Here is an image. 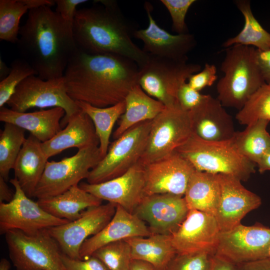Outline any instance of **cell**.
<instances>
[{"instance_id": "obj_3", "label": "cell", "mask_w": 270, "mask_h": 270, "mask_svg": "<svg viewBox=\"0 0 270 270\" xmlns=\"http://www.w3.org/2000/svg\"><path fill=\"white\" fill-rule=\"evenodd\" d=\"M100 6L77 10L72 34L77 48L90 54H110L127 58L138 68L149 54L132 40L136 30L126 20L114 0H96Z\"/></svg>"}, {"instance_id": "obj_5", "label": "cell", "mask_w": 270, "mask_h": 270, "mask_svg": "<svg viewBox=\"0 0 270 270\" xmlns=\"http://www.w3.org/2000/svg\"><path fill=\"white\" fill-rule=\"evenodd\" d=\"M195 170L234 176L247 180L255 172L256 164L237 150L232 140L208 141L194 134L175 150Z\"/></svg>"}, {"instance_id": "obj_10", "label": "cell", "mask_w": 270, "mask_h": 270, "mask_svg": "<svg viewBox=\"0 0 270 270\" xmlns=\"http://www.w3.org/2000/svg\"><path fill=\"white\" fill-rule=\"evenodd\" d=\"M6 104L12 110L20 112L33 108H62L66 112L61 120L62 128L81 110L68 94L63 77L44 80L36 75L22 80Z\"/></svg>"}, {"instance_id": "obj_51", "label": "cell", "mask_w": 270, "mask_h": 270, "mask_svg": "<svg viewBox=\"0 0 270 270\" xmlns=\"http://www.w3.org/2000/svg\"><path fill=\"white\" fill-rule=\"evenodd\" d=\"M10 262L6 258H2L0 262V270H10Z\"/></svg>"}, {"instance_id": "obj_22", "label": "cell", "mask_w": 270, "mask_h": 270, "mask_svg": "<svg viewBox=\"0 0 270 270\" xmlns=\"http://www.w3.org/2000/svg\"><path fill=\"white\" fill-rule=\"evenodd\" d=\"M152 234L146 224L135 214L119 205L110 221L99 232L86 239L81 246L82 260L91 256L100 248L129 238L148 237Z\"/></svg>"}, {"instance_id": "obj_18", "label": "cell", "mask_w": 270, "mask_h": 270, "mask_svg": "<svg viewBox=\"0 0 270 270\" xmlns=\"http://www.w3.org/2000/svg\"><path fill=\"white\" fill-rule=\"evenodd\" d=\"M146 196L170 194L184 196L192 166L176 152L144 166Z\"/></svg>"}, {"instance_id": "obj_47", "label": "cell", "mask_w": 270, "mask_h": 270, "mask_svg": "<svg viewBox=\"0 0 270 270\" xmlns=\"http://www.w3.org/2000/svg\"><path fill=\"white\" fill-rule=\"evenodd\" d=\"M14 193L8 187L6 181L0 176V203L11 201L14 198Z\"/></svg>"}, {"instance_id": "obj_38", "label": "cell", "mask_w": 270, "mask_h": 270, "mask_svg": "<svg viewBox=\"0 0 270 270\" xmlns=\"http://www.w3.org/2000/svg\"><path fill=\"white\" fill-rule=\"evenodd\" d=\"M214 254L208 252L176 254L164 270H210Z\"/></svg>"}, {"instance_id": "obj_16", "label": "cell", "mask_w": 270, "mask_h": 270, "mask_svg": "<svg viewBox=\"0 0 270 270\" xmlns=\"http://www.w3.org/2000/svg\"><path fill=\"white\" fill-rule=\"evenodd\" d=\"M220 232L215 216L190 210L178 229L170 235L171 240L176 254H215Z\"/></svg>"}, {"instance_id": "obj_37", "label": "cell", "mask_w": 270, "mask_h": 270, "mask_svg": "<svg viewBox=\"0 0 270 270\" xmlns=\"http://www.w3.org/2000/svg\"><path fill=\"white\" fill-rule=\"evenodd\" d=\"M10 72L0 82V108L6 104L18 85L26 78L36 75V72L24 58H17L11 64Z\"/></svg>"}, {"instance_id": "obj_9", "label": "cell", "mask_w": 270, "mask_h": 270, "mask_svg": "<svg viewBox=\"0 0 270 270\" xmlns=\"http://www.w3.org/2000/svg\"><path fill=\"white\" fill-rule=\"evenodd\" d=\"M192 134L188 112L178 104L166 106L152 120L146 148L138 162L145 166L170 154Z\"/></svg>"}, {"instance_id": "obj_15", "label": "cell", "mask_w": 270, "mask_h": 270, "mask_svg": "<svg viewBox=\"0 0 270 270\" xmlns=\"http://www.w3.org/2000/svg\"><path fill=\"white\" fill-rule=\"evenodd\" d=\"M188 210L184 196L163 194L145 196L134 214L147 223L152 234L171 235L178 229Z\"/></svg>"}, {"instance_id": "obj_46", "label": "cell", "mask_w": 270, "mask_h": 270, "mask_svg": "<svg viewBox=\"0 0 270 270\" xmlns=\"http://www.w3.org/2000/svg\"><path fill=\"white\" fill-rule=\"evenodd\" d=\"M236 264V270H270V258Z\"/></svg>"}, {"instance_id": "obj_27", "label": "cell", "mask_w": 270, "mask_h": 270, "mask_svg": "<svg viewBox=\"0 0 270 270\" xmlns=\"http://www.w3.org/2000/svg\"><path fill=\"white\" fill-rule=\"evenodd\" d=\"M184 196L189 210H196L215 216L220 198L218 174L195 170Z\"/></svg>"}, {"instance_id": "obj_43", "label": "cell", "mask_w": 270, "mask_h": 270, "mask_svg": "<svg viewBox=\"0 0 270 270\" xmlns=\"http://www.w3.org/2000/svg\"><path fill=\"white\" fill-rule=\"evenodd\" d=\"M55 11L66 22L72 25L78 5L85 3L86 0H55Z\"/></svg>"}, {"instance_id": "obj_4", "label": "cell", "mask_w": 270, "mask_h": 270, "mask_svg": "<svg viewBox=\"0 0 270 270\" xmlns=\"http://www.w3.org/2000/svg\"><path fill=\"white\" fill-rule=\"evenodd\" d=\"M258 50L240 44L228 48L221 64L224 76L216 84L218 100L224 107L240 110L266 82L257 60Z\"/></svg>"}, {"instance_id": "obj_14", "label": "cell", "mask_w": 270, "mask_h": 270, "mask_svg": "<svg viewBox=\"0 0 270 270\" xmlns=\"http://www.w3.org/2000/svg\"><path fill=\"white\" fill-rule=\"evenodd\" d=\"M116 204L108 202L84 210L80 217L72 222L48 229L62 252L70 258L82 260L80 251L82 244L99 232L114 216Z\"/></svg>"}, {"instance_id": "obj_8", "label": "cell", "mask_w": 270, "mask_h": 270, "mask_svg": "<svg viewBox=\"0 0 270 270\" xmlns=\"http://www.w3.org/2000/svg\"><path fill=\"white\" fill-rule=\"evenodd\" d=\"M201 66L149 55L146 62L139 68L138 84L150 96L165 106L178 104L180 86Z\"/></svg>"}, {"instance_id": "obj_34", "label": "cell", "mask_w": 270, "mask_h": 270, "mask_svg": "<svg viewBox=\"0 0 270 270\" xmlns=\"http://www.w3.org/2000/svg\"><path fill=\"white\" fill-rule=\"evenodd\" d=\"M29 8L24 0H0V40L16 44L20 20Z\"/></svg>"}, {"instance_id": "obj_40", "label": "cell", "mask_w": 270, "mask_h": 270, "mask_svg": "<svg viewBox=\"0 0 270 270\" xmlns=\"http://www.w3.org/2000/svg\"><path fill=\"white\" fill-rule=\"evenodd\" d=\"M217 78L216 66L213 64L206 63L202 70L189 77L188 84L192 88L200 92L206 87L212 86Z\"/></svg>"}, {"instance_id": "obj_32", "label": "cell", "mask_w": 270, "mask_h": 270, "mask_svg": "<svg viewBox=\"0 0 270 270\" xmlns=\"http://www.w3.org/2000/svg\"><path fill=\"white\" fill-rule=\"evenodd\" d=\"M80 108L92 120L99 140V148L102 157L106 154L110 144V138L114 124L124 114L125 101L115 105L99 108L82 102H76Z\"/></svg>"}, {"instance_id": "obj_33", "label": "cell", "mask_w": 270, "mask_h": 270, "mask_svg": "<svg viewBox=\"0 0 270 270\" xmlns=\"http://www.w3.org/2000/svg\"><path fill=\"white\" fill-rule=\"evenodd\" d=\"M25 130L10 123H5L0 135V176L6 181L26 140Z\"/></svg>"}, {"instance_id": "obj_30", "label": "cell", "mask_w": 270, "mask_h": 270, "mask_svg": "<svg viewBox=\"0 0 270 270\" xmlns=\"http://www.w3.org/2000/svg\"><path fill=\"white\" fill-rule=\"evenodd\" d=\"M235 4L242 14L244 24L235 36L226 40L222 44L225 48L236 44L252 46L260 51L270 50V33L254 17L248 0H237Z\"/></svg>"}, {"instance_id": "obj_19", "label": "cell", "mask_w": 270, "mask_h": 270, "mask_svg": "<svg viewBox=\"0 0 270 270\" xmlns=\"http://www.w3.org/2000/svg\"><path fill=\"white\" fill-rule=\"evenodd\" d=\"M148 25L144 29L136 30L134 37L144 43L143 50L149 55L175 61L187 62L188 54L196 46L194 36L190 33L172 34L161 28L152 15L151 4L144 3Z\"/></svg>"}, {"instance_id": "obj_12", "label": "cell", "mask_w": 270, "mask_h": 270, "mask_svg": "<svg viewBox=\"0 0 270 270\" xmlns=\"http://www.w3.org/2000/svg\"><path fill=\"white\" fill-rule=\"evenodd\" d=\"M14 188V198L8 202L0 203V232L16 230L34 234L69 222L56 218L43 210L37 202L28 196L15 178L10 180Z\"/></svg>"}, {"instance_id": "obj_49", "label": "cell", "mask_w": 270, "mask_h": 270, "mask_svg": "<svg viewBox=\"0 0 270 270\" xmlns=\"http://www.w3.org/2000/svg\"><path fill=\"white\" fill-rule=\"evenodd\" d=\"M130 270H154L150 264L139 260L132 261Z\"/></svg>"}, {"instance_id": "obj_39", "label": "cell", "mask_w": 270, "mask_h": 270, "mask_svg": "<svg viewBox=\"0 0 270 270\" xmlns=\"http://www.w3.org/2000/svg\"><path fill=\"white\" fill-rule=\"evenodd\" d=\"M169 12L172 20V30L177 34L188 33L186 16L195 0H161Z\"/></svg>"}, {"instance_id": "obj_20", "label": "cell", "mask_w": 270, "mask_h": 270, "mask_svg": "<svg viewBox=\"0 0 270 270\" xmlns=\"http://www.w3.org/2000/svg\"><path fill=\"white\" fill-rule=\"evenodd\" d=\"M220 198L215 218L221 232L240 224L242 218L262 204L261 198L246 188L241 180L230 175L218 174Z\"/></svg>"}, {"instance_id": "obj_2", "label": "cell", "mask_w": 270, "mask_h": 270, "mask_svg": "<svg viewBox=\"0 0 270 270\" xmlns=\"http://www.w3.org/2000/svg\"><path fill=\"white\" fill-rule=\"evenodd\" d=\"M72 28L50 6L28 11L16 44L23 58L42 80L63 77L78 49Z\"/></svg>"}, {"instance_id": "obj_26", "label": "cell", "mask_w": 270, "mask_h": 270, "mask_svg": "<svg viewBox=\"0 0 270 270\" xmlns=\"http://www.w3.org/2000/svg\"><path fill=\"white\" fill-rule=\"evenodd\" d=\"M102 201L76 185L56 196L38 199L37 202L51 215L72 222L78 218L88 208L102 204Z\"/></svg>"}, {"instance_id": "obj_17", "label": "cell", "mask_w": 270, "mask_h": 270, "mask_svg": "<svg viewBox=\"0 0 270 270\" xmlns=\"http://www.w3.org/2000/svg\"><path fill=\"white\" fill-rule=\"evenodd\" d=\"M78 185L102 200L120 206L132 214L146 196L144 166L139 162L112 180L96 184L82 182Z\"/></svg>"}, {"instance_id": "obj_25", "label": "cell", "mask_w": 270, "mask_h": 270, "mask_svg": "<svg viewBox=\"0 0 270 270\" xmlns=\"http://www.w3.org/2000/svg\"><path fill=\"white\" fill-rule=\"evenodd\" d=\"M41 144L38 138L30 134L26 138L13 168L14 178L30 198L34 197L48 161Z\"/></svg>"}, {"instance_id": "obj_50", "label": "cell", "mask_w": 270, "mask_h": 270, "mask_svg": "<svg viewBox=\"0 0 270 270\" xmlns=\"http://www.w3.org/2000/svg\"><path fill=\"white\" fill-rule=\"evenodd\" d=\"M11 69L8 67L6 63L0 58V81L4 79L10 74Z\"/></svg>"}, {"instance_id": "obj_44", "label": "cell", "mask_w": 270, "mask_h": 270, "mask_svg": "<svg viewBox=\"0 0 270 270\" xmlns=\"http://www.w3.org/2000/svg\"><path fill=\"white\" fill-rule=\"evenodd\" d=\"M257 60L265 82L270 84V50H258Z\"/></svg>"}, {"instance_id": "obj_1", "label": "cell", "mask_w": 270, "mask_h": 270, "mask_svg": "<svg viewBox=\"0 0 270 270\" xmlns=\"http://www.w3.org/2000/svg\"><path fill=\"white\" fill-rule=\"evenodd\" d=\"M139 68L114 54H90L77 49L63 78L68 94L76 102L106 108L124 100L138 84Z\"/></svg>"}, {"instance_id": "obj_36", "label": "cell", "mask_w": 270, "mask_h": 270, "mask_svg": "<svg viewBox=\"0 0 270 270\" xmlns=\"http://www.w3.org/2000/svg\"><path fill=\"white\" fill-rule=\"evenodd\" d=\"M92 256L100 260L109 270H130L132 260L130 246L125 240L106 244L96 250Z\"/></svg>"}, {"instance_id": "obj_28", "label": "cell", "mask_w": 270, "mask_h": 270, "mask_svg": "<svg viewBox=\"0 0 270 270\" xmlns=\"http://www.w3.org/2000/svg\"><path fill=\"white\" fill-rule=\"evenodd\" d=\"M124 101L126 110L113 134L116 140L133 126L152 120L165 108L163 104L148 94L138 85L132 88Z\"/></svg>"}, {"instance_id": "obj_45", "label": "cell", "mask_w": 270, "mask_h": 270, "mask_svg": "<svg viewBox=\"0 0 270 270\" xmlns=\"http://www.w3.org/2000/svg\"><path fill=\"white\" fill-rule=\"evenodd\" d=\"M210 270H236V264L224 257L214 254Z\"/></svg>"}, {"instance_id": "obj_42", "label": "cell", "mask_w": 270, "mask_h": 270, "mask_svg": "<svg viewBox=\"0 0 270 270\" xmlns=\"http://www.w3.org/2000/svg\"><path fill=\"white\" fill-rule=\"evenodd\" d=\"M62 260L66 270H109L100 260L92 256L84 260H76L62 253Z\"/></svg>"}, {"instance_id": "obj_52", "label": "cell", "mask_w": 270, "mask_h": 270, "mask_svg": "<svg viewBox=\"0 0 270 270\" xmlns=\"http://www.w3.org/2000/svg\"><path fill=\"white\" fill-rule=\"evenodd\" d=\"M269 258H270V253H269Z\"/></svg>"}, {"instance_id": "obj_6", "label": "cell", "mask_w": 270, "mask_h": 270, "mask_svg": "<svg viewBox=\"0 0 270 270\" xmlns=\"http://www.w3.org/2000/svg\"><path fill=\"white\" fill-rule=\"evenodd\" d=\"M4 235L9 257L16 270H66L62 252L48 229L34 234L14 230Z\"/></svg>"}, {"instance_id": "obj_23", "label": "cell", "mask_w": 270, "mask_h": 270, "mask_svg": "<svg viewBox=\"0 0 270 270\" xmlns=\"http://www.w3.org/2000/svg\"><path fill=\"white\" fill-rule=\"evenodd\" d=\"M99 144L92 120L80 110L70 118L64 128L49 140L42 142L41 146L44 154L48 159L69 148L80 149Z\"/></svg>"}, {"instance_id": "obj_13", "label": "cell", "mask_w": 270, "mask_h": 270, "mask_svg": "<svg viewBox=\"0 0 270 270\" xmlns=\"http://www.w3.org/2000/svg\"><path fill=\"white\" fill-rule=\"evenodd\" d=\"M270 250V228L240 224L220 232L215 254L240 264L268 258Z\"/></svg>"}, {"instance_id": "obj_35", "label": "cell", "mask_w": 270, "mask_h": 270, "mask_svg": "<svg viewBox=\"0 0 270 270\" xmlns=\"http://www.w3.org/2000/svg\"><path fill=\"white\" fill-rule=\"evenodd\" d=\"M238 122L248 126L260 120L270 122V84H265L248 98L237 112Z\"/></svg>"}, {"instance_id": "obj_7", "label": "cell", "mask_w": 270, "mask_h": 270, "mask_svg": "<svg viewBox=\"0 0 270 270\" xmlns=\"http://www.w3.org/2000/svg\"><path fill=\"white\" fill-rule=\"evenodd\" d=\"M152 120L140 122L109 146L106 155L90 172L88 183L103 182L126 172L138 163L146 148Z\"/></svg>"}, {"instance_id": "obj_31", "label": "cell", "mask_w": 270, "mask_h": 270, "mask_svg": "<svg viewBox=\"0 0 270 270\" xmlns=\"http://www.w3.org/2000/svg\"><path fill=\"white\" fill-rule=\"evenodd\" d=\"M269 122L260 120L236 132L231 139L243 156L256 164L262 154L270 148V134L267 130Z\"/></svg>"}, {"instance_id": "obj_21", "label": "cell", "mask_w": 270, "mask_h": 270, "mask_svg": "<svg viewBox=\"0 0 270 270\" xmlns=\"http://www.w3.org/2000/svg\"><path fill=\"white\" fill-rule=\"evenodd\" d=\"M193 133L208 141L232 139L236 131L232 116L216 98L206 94L200 104L188 112Z\"/></svg>"}, {"instance_id": "obj_11", "label": "cell", "mask_w": 270, "mask_h": 270, "mask_svg": "<svg viewBox=\"0 0 270 270\" xmlns=\"http://www.w3.org/2000/svg\"><path fill=\"white\" fill-rule=\"evenodd\" d=\"M102 158L99 146L94 145L78 149L74 156L60 161H48L34 197L56 196L78 185Z\"/></svg>"}, {"instance_id": "obj_29", "label": "cell", "mask_w": 270, "mask_h": 270, "mask_svg": "<svg viewBox=\"0 0 270 270\" xmlns=\"http://www.w3.org/2000/svg\"><path fill=\"white\" fill-rule=\"evenodd\" d=\"M125 240L130 246L132 260L146 262L154 270H164L176 254L170 235L152 234L146 238L132 237Z\"/></svg>"}, {"instance_id": "obj_48", "label": "cell", "mask_w": 270, "mask_h": 270, "mask_svg": "<svg viewBox=\"0 0 270 270\" xmlns=\"http://www.w3.org/2000/svg\"><path fill=\"white\" fill-rule=\"evenodd\" d=\"M256 166L260 174L270 171V148L262 154L257 162Z\"/></svg>"}, {"instance_id": "obj_41", "label": "cell", "mask_w": 270, "mask_h": 270, "mask_svg": "<svg viewBox=\"0 0 270 270\" xmlns=\"http://www.w3.org/2000/svg\"><path fill=\"white\" fill-rule=\"evenodd\" d=\"M206 94L192 88L186 82L180 87L177 93L178 105L186 111L190 112L202 102Z\"/></svg>"}, {"instance_id": "obj_24", "label": "cell", "mask_w": 270, "mask_h": 270, "mask_svg": "<svg viewBox=\"0 0 270 270\" xmlns=\"http://www.w3.org/2000/svg\"><path fill=\"white\" fill-rule=\"evenodd\" d=\"M60 107L33 112H18L3 106L0 110V120L16 125L44 142L52 138L62 128L61 120L65 116Z\"/></svg>"}]
</instances>
